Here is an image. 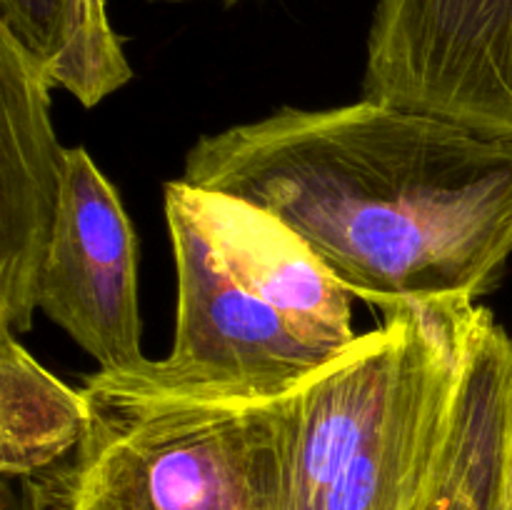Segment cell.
<instances>
[{"mask_svg": "<svg viewBox=\"0 0 512 510\" xmlns=\"http://www.w3.org/2000/svg\"><path fill=\"white\" fill-rule=\"evenodd\" d=\"M168 3H185V0H168ZM223 3H238V0H223Z\"/></svg>", "mask_w": 512, "mask_h": 510, "instance_id": "12", "label": "cell"}, {"mask_svg": "<svg viewBox=\"0 0 512 510\" xmlns=\"http://www.w3.org/2000/svg\"><path fill=\"white\" fill-rule=\"evenodd\" d=\"M0 28L85 108L133 78L105 0H0Z\"/></svg>", "mask_w": 512, "mask_h": 510, "instance_id": "9", "label": "cell"}, {"mask_svg": "<svg viewBox=\"0 0 512 510\" xmlns=\"http://www.w3.org/2000/svg\"><path fill=\"white\" fill-rule=\"evenodd\" d=\"M178 310L165 360L105 373L130 388L258 403L353 348L355 298L293 228L228 193L165 185Z\"/></svg>", "mask_w": 512, "mask_h": 510, "instance_id": "2", "label": "cell"}, {"mask_svg": "<svg viewBox=\"0 0 512 510\" xmlns=\"http://www.w3.org/2000/svg\"><path fill=\"white\" fill-rule=\"evenodd\" d=\"M363 98L512 140V0H378Z\"/></svg>", "mask_w": 512, "mask_h": 510, "instance_id": "5", "label": "cell"}, {"mask_svg": "<svg viewBox=\"0 0 512 510\" xmlns=\"http://www.w3.org/2000/svg\"><path fill=\"white\" fill-rule=\"evenodd\" d=\"M90 428V403L50 375L0 328V473L30 478L75 453Z\"/></svg>", "mask_w": 512, "mask_h": 510, "instance_id": "10", "label": "cell"}, {"mask_svg": "<svg viewBox=\"0 0 512 510\" xmlns=\"http://www.w3.org/2000/svg\"><path fill=\"white\" fill-rule=\"evenodd\" d=\"M475 303L385 310L280 400L273 510H413L448 428Z\"/></svg>", "mask_w": 512, "mask_h": 510, "instance_id": "3", "label": "cell"}, {"mask_svg": "<svg viewBox=\"0 0 512 510\" xmlns=\"http://www.w3.org/2000/svg\"><path fill=\"white\" fill-rule=\"evenodd\" d=\"M180 180L273 213L383 310L473 303L512 255V140L378 100L205 135Z\"/></svg>", "mask_w": 512, "mask_h": 510, "instance_id": "1", "label": "cell"}, {"mask_svg": "<svg viewBox=\"0 0 512 510\" xmlns=\"http://www.w3.org/2000/svg\"><path fill=\"white\" fill-rule=\"evenodd\" d=\"M0 510H38V498L33 488H25L15 493L10 485H3V498H0Z\"/></svg>", "mask_w": 512, "mask_h": 510, "instance_id": "11", "label": "cell"}, {"mask_svg": "<svg viewBox=\"0 0 512 510\" xmlns=\"http://www.w3.org/2000/svg\"><path fill=\"white\" fill-rule=\"evenodd\" d=\"M90 428L63 478V510H273L280 400H198L83 385Z\"/></svg>", "mask_w": 512, "mask_h": 510, "instance_id": "4", "label": "cell"}, {"mask_svg": "<svg viewBox=\"0 0 512 510\" xmlns=\"http://www.w3.org/2000/svg\"><path fill=\"white\" fill-rule=\"evenodd\" d=\"M413 510H512V338L475 305L463 370Z\"/></svg>", "mask_w": 512, "mask_h": 510, "instance_id": "8", "label": "cell"}, {"mask_svg": "<svg viewBox=\"0 0 512 510\" xmlns=\"http://www.w3.org/2000/svg\"><path fill=\"white\" fill-rule=\"evenodd\" d=\"M43 70L0 28V328L23 335L65 183V150L50 123Z\"/></svg>", "mask_w": 512, "mask_h": 510, "instance_id": "7", "label": "cell"}, {"mask_svg": "<svg viewBox=\"0 0 512 510\" xmlns=\"http://www.w3.org/2000/svg\"><path fill=\"white\" fill-rule=\"evenodd\" d=\"M38 310L105 373H128L148 363L140 348L133 225L85 148L65 150L63 200L40 270Z\"/></svg>", "mask_w": 512, "mask_h": 510, "instance_id": "6", "label": "cell"}]
</instances>
